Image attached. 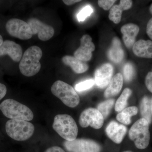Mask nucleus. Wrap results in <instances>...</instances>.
<instances>
[{"label": "nucleus", "mask_w": 152, "mask_h": 152, "mask_svg": "<svg viewBox=\"0 0 152 152\" xmlns=\"http://www.w3.org/2000/svg\"><path fill=\"white\" fill-rule=\"evenodd\" d=\"M42 51L39 47L32 46L26 50L19 64V69L22 75L30 77L35 75L41 69L40 60Z\"/></svg>", "instance_id": "f257e3e1"}, {"label": "nucleus", "mask_w": 152, "mask_h": 152, "mask_svg": "<svg viewBox=\"0 0 152 152\" xmlns=\"http://www.w3.org/2000/svg\"><path fill=\"white\" fill-rule=\"evenodd\" d=\"M0 110L3 115L11 120L31 121L34 114L26 106L12 99H7L0 104Z\"/></svg>", "instance_id": "f03ea898"}, {"label": "nucleus", "mask_w": 152, "mask_h": 152, "mask_svg": "<svg viewBox=\"0 0 152 152\" xmlns=\"http://www.w3.org/2000/svg\"><path fill=\"white\" fill-rule=\"evenodd\" d=\"M53 129L61 137L68 141L77 138L78 129L73 118L67 114H59L55 117Z\"/></svg>", "instance_id": "7ed1b4c3"}, {"label": "nucleus", "mask_w": 152, "mask_h": 152, "mask_svg": "<svg viewBox=\"0 0 152 152\" xmlns=\"http://www.w3.org/2000/svg\"><path fill=\"white\" fill-rule=\"evenodd\" d=\"M6 132L15 140L23 141L34 134V126L32 123L21 120H10L6 124Z\"/></svg>", "instance_id": "20e7f679"}, {"label": "nucleus", "mask_w": 152, "mask_h": 152, "mask_svg": "<svg viewBox=\"0 0 152 152\" xmlns=\"http://www.w3.org/2000/svg\"><path fill=\"white\" fill-rule=\"evenodd\" d=\"M51 91L53 94L69 107H75L80 103V97L75 89L62 81L55 82L52 86Z\"/></svg>", "instance_id": "39448f33"}, {"label": "nucleus", "mask_w": 152, "mask_h": 152, "mask_svg": "<svg viewBox=\"0 0 152 152\" xmlns=\"http://www.w3.org/2000/svg\"><path fill=\"white\" fill-rule=\"evenodd\" d=\"M129 136L137 148L141 150L146 148L150 140L148 122L142 118L137 120L131 128Z\"/></svg>", "instance_id": "423d86ee"}, {"label": "nucleus", "mask_w": 152, "mask_h": 152, "mask_svg": "<svg viewBox=\"0 0 152 152\" xmlns=\"http://www.w3.org/2000/svg\"><path fill=\"white\" fill-rule=\"evenodd\" d=\"M8 33L12 37L21 40H28L33 35L27 22L17 18L10 19L6 25Z\"/></svg>", "instance_id": "0eeeda50"}, {"label": "nucleus", "mask_w": 152, "mask_h": 152, "mask_svg": "<svg viewBox=\"0 0 152 152\" xmlns=\"http://www.w3.org/2000/svg\"><path fill=\"white\" fill-rule=\"evenodd\" d=\"M64 146L69 152H101L102 149L97 142L86 139H76L72 141H65Z\"/></svg>", "instance_id": "6e6552de"}, {"label": "nucleus", "mask_w": 152, "mask_h": 152, "mask_svg": "<svg viewBox=\"0 0 152 152\" xmlns=\"http://www.w3.org/2000/svg\"><path fill=\"white\" fill-rule=\"evenodd\" d=\"M104 119L97 109L89 108L82 112L79 118V124L83 128L88 126L94 129H99L104 124Z\"/></svg>", "instance_id": "1a4fd4ad"}, {"label": "nucleus", "mask_w": 152, "mask_h": 152, "mask_svg": "<svg viewBox=\"0 0 152 152\" xmlns=\"http://www.w3.org/2000/svg\"><path fill=\"white\" fill-rule=\"evenodd\" d=\"M27 23L31 27L33 34H37L38 38L41 40L46 41L53 37L55 33L54 29L49 26L35 18L29 19Z\"/></svg>", "instance_id": "9d476101"}, {"label": "nucleus", "mask_w": 152, "mask_h": 152, "mask_svg": "<svg viewBox=\"0 0 152 152\" xmlns=\"http://www.w3.org/2000/svg\"><path fill=\"white\" fill-rule=\"evenodd\" d=\"M92 40L88 35L83 36L80 39V45L74 53V56L86 62L90 61L92 56V52L95 49Z\"/></svg>", "instance_id": "9b49d317"}, {"label": "nucleus", "mask_w": 152, "mask_h": 152, "mask_svg": "<svg viewBox=\"0 0 152 152\" xmlns=\"http://www.w3.org/2000/svg\"><path fill=\"white\" fill-rule=\"evenodd\" d=\"M113 74V67L110 64L106 63L98 68L94 73V81L97 86L103 89L108 86Z\"/></svg>", "instance_id": "f8f14e48"}, {"label": "nucleus", "mask_w": 152, "mask_h": 152, "mask_svg": "<svg viewBox=\"0 0 152 152\" xmlns=\"http://www.w3.org/2000/svg\"><path fill=\"white\" fill-rule=\"evenodd\" d=\"M8 55L14 61L18 62L23 56V50L21 46L9 40L4 41L0 47V57Z\"/></svg>", "instance_id": "ddd939ff"}, {"label": "nucleus", "mask_w": 152, "mask_h": 152, "mask_svg": "<svg viewBox=\"0 0 152 152\" xmlns=\"http://www.w3.org/2000/svg\"><path fill=\"white\" fill-rule=\"evenodd\" d=\"M127 131L126 127L115 121L109 123L106 129V133L109 138L118 144L122 142Z\"/></svg>", "instance_id": "4468645a"}, {"label": "nucleus", "mask_w": 152, "mask_h": 152, "mask_svg": "<svg viewBox=\"0 0 152 152\" xmlns=\"http://www.w3.org/2000/svg\"><path fill=\"white\" fill-rule=\"evenodd\" d=\"M123 39L126 46L128 48L133 47L136 42V38L140 31V28L134 23H128L121 28Z\"/></svg>", "instance_id": "2eb2a0df"}, {"label": "nucleus", "mask_w": 152, "mask_h": 152, "mask_svg": "<svg viewBox=\"0 0 152 152\" xmlns=\"http://www.w3.org/2000/svg\"><path fill=\"white\" fill-rule=\"evenodd\" d=\"M132 4V1L131 0H121L119 4L113 6L110 9L109 14V19L114 23H119L121 20L123 11L129 10Z\"/></svg>", "instance_id": "dca6fc26"}, {"label": "nucleus", "mask_w": 152, "mask_h": 152, "mask_svg": "<svg viewBox=\"0 0 152 152\" xmlns=\"http://www.w3.org/2000/svg\"><path fill=\"white\" fill-rule=\"evenodd\" d=\"M132 50L137 56L152 58V41L150 40H139L134 44Z\"/></svg>", "instance_id": "f3484780"}, {"label": "nucleus", "mask_w": 152, "mask_h": 152, "mask_svg": "<svg viewBox=\"0 0 152 152\" xmlns=\"http://www.w3.org/2000/svg\"><path fill=\"white\" fill-rule=\"evenodd\" d=\"M124 56V50L119 39L115 37L112 40V45L108 51V57L111 61L119 64L123 61Z\"/></svg>", "instance_id": "a211bd4d"}, {"label": "nucleus", "mask_w": 152, "mask_h": 152, "mask_svg": "<svg viewBox=\"0 0 152 152\" xmlns=\"http://www.w3.org/2000/svg\"><path fill=\"white\" fill-rule=\"evenodd\" d=\"M63 64L70 67L72 70L77 74H82L88 69L89 66L86 62L77 58L75 56H66L62 58Z\"/></svg>", "instance_id": "6ab92c4d"}, {"label": "nucleus", "mask_w": 152, "mask_h": 152, "mask_svg": "<svg viewBox=\"0 0 152 152\" xmlns=\"http://www.w3.org/2000/svg\"><path fill=\"white\" fill-rule=\"evenodd\" d=\"M123 85L122 75L120 73H117L113 77L104 94L106 98L116 96L121 91Z\"/></svg>", "instance_id": "aec40b11"}, {"label": "nucleus", "mask_w": 152, "mask_h": 152, "mask_svg": "<svg viewBox=\"0 0 152 152\" xmlns=\"http://www.w3.org/2000/svg\"><path fill=\"white\" fill-rule=\"evenodd\" d=\"M138 111V109L135 106L126 108L117 115V120L124 124H130L131 123V117L137 115Z\"/></svg>", "instance_id": "412c9836"}, {"label": "nucleus", "mask_w": 152, "mask_h": 152, "mask_svg": "<svg viewBox=\"0 0 152 152\" xmlns=\"http://www.w3.org/2000/svg\"><path fill=\"white\" fill-rule=\"evenodd\" d=\"M141 115L142 118L145 119L151 124L152 122V114L151 112V100L147 96L142 99L140 105Z\"/></svg>", "instance_id": "4be33fe9"}, {"label": "nucleus", "mask_w": 152, "mask_h": 152, "mask_svg": "<svg viewBox=\"0 0 152 152\" xmlns=\"http://www.w3.org/2000/svg\"><path fill=\"white\" fill-rule=\"evenodd\" d=\"M132 91L129 88L124 90L119 98L117 100L115 104V110L117 112H121L126 108L127 105V101L132 94Z\"/></svg>", "instance_id": "5701e85b"}, {"label": "nucleus", "mask_w": 152, "mask_h": 152, "mask_svg": "<svg viewBox=\"0 0 152 152\" xmlns=\"http://www.w3.org/2000/svg\"><path fill=\"white\" fill-rule=\"evenodd\" d=\"M115 103L113 99H110L101 103L98 105L97 110L103 116L104 119L106 118L110 114L111 109Z\"/></svg>", "instance_id": "b1692460"}, {"label": "nucleus", "mask_w": 152, "mask_h": 152, "mask_svg": "<svg viewBox=\"0 0 152 152\" xmlns=\"http://www.w3.org/2000/svg\"><path fill=\"white\" fill-rule=\"evenodd\" d=\"M95 84L94 80L93 79H89L77 84L75 86V89L77 91H83L89 89L94 86Z\"/></svg>", "instance_id": "393cba45"}, {"label": "nucleus", "mask_w": 152, "mask_h": 152, "mask_svg": "<svg viewBox=\"0 0 152 152\" xmlns=\"http://www.w3.org/2000/svg\"><path fill=\"white\" fill-rule=\"evenodd\" d=\"M93 12V9L91 6L87 5L82 9L77 14L79 21H84L88 17H89Z\"/></svg>", "instance_id": "a878e982"}, {"label": "nucleus", "mask_w": 152, "mask_h": 152, "mask_svg": "<svg viewBox=\"0 0 152 152\" xmlns=\"http://www.w3.org/2000/svg\"><path fill=\"white\" fill-rule=\"evenodd\" d=\"M124 74L125 80L130 82L132 80L134 75V69L132 64L127 63L125 65L124 69Z\"/></svg>", "instance_id": "bb28decb"}, {"label": "nucleus", "mask_w": 152, "mask_h": 152, "mask_svg": "<svg viewBox=\"0 0 152 152\" xmlns=\"http://www.w3.org/2000/svg\"><path fill=\"white\" fill-rule=\"evenodd\" d=\"M116 1L115 0H99L98 1V5L104 10H108L112 7L114 3Z\"/></svg>", "instance_id": "cd10ccee"}, {"label": "nucleus", "mask_w": 152, "mask_h": 152, "mask_svg": "<svg viewBox=\"0 0 152 152\" xmlns=\"http://www.w3.org/2000/svg\"><path fill=\"white\" fill-rule=\"evenodd\" d=\"M145 84L148 89L152 93V70L146 76Z\"/></svg>", "instance_id": "c85d7f7f"}, {"label": "nucleus", "mask_w": 152, "mask_h": 152, "mask_svg": "<svg viewBox=\"0 0 152 152\" xmlns=\"http://www.w3.org/2000/svg\"><path fill=\"white\" fill-rule=\"evenodd\" d=\"M146 32L150 39L152 40V18L150 19L147 24Z\"/></svg>", "instance_id": "c756f323"}, {"label": "nucleus", "mask_w": 152, "mask_h": 152, "mask_svg": "<svg viewBox=\"0 0 152 152\" xmlns=\"http://www.w3.org/2000/svg\"><path fill=\"white\" fill-rule=\"evenodd\" d=\"M7 92V87L4 85L0 83V100L6 96Z\"/></svg>", "instance_id": "7c9ffc66"}, {"label": "nucleus", "mask_w": 152, "mask_h": 152, "mask_svg": "<svg viewBox=\"0 0 152 152\" xmlns=\"http://www.w3.org/2000/svg\"><path fill=\"white\" fill-rule=\"evenodd\" d=\"M45 152H66L61 148L58 146H53L49 148Z\"/></svg>", "instance_id": "2f4dec72"}, {"label": "nucleus", "mask_w": 152, "mask_h": 152, "mask_svg": "<svg viewBox=\"0 0 152 152\" xmlns=\"http://www.w3.org/2000/svg\"><path fill=\"white\" fill-rule=\"evenodd\" d=\"M66 5L67 6L72 5L76 3L81 1L80 0H64L63 1Z\"/></svg>", "instance_id": "473e14b6"}, {"label": "nucleus", "mask_w": 152, "mask_h": 152, "mask_svg": "<svg viewBox=\"0 0 152 152\" xmlns=\"http://www.w3.org/2000/svg\"><path fill=\"white\" fill-rule=\"evenodd\" d=\"M3 42H4V41H3V38L2 36L1 35H0V47L1 46V45H2Z\"/></svg>", "instance_id": "72a5a7b5"}, {"label": "nucleus", "mask_w": 152, "mask_h": 152, "mask_svg": "<svg viewBox=\"0 0 152 152\" xmlns=\"http://www.w3.org/2000/svg\"><path fill=\"white\" fill-rule=\"evenodd\" d=\"M149 10L150 12V13L152 15V4L151 5V7H150Z\"/></svg>", "instance_id": "f704fd0d"}, {"label": "nucleus", "mask_w": 152, "mask_h": 152, "mask_svg": "<svg viewBox=\"0 0 152 152\" xmlns=\"http://www.w3.org/2000/svg\"><path fill=\"white\" fill-rule=\"evenodd\" d=\"M151 112L152 116V98L151 99Z\"/></svg>", "instance_id": "c9c22d12"}, {"label": "nucleus", "mask_w": 152, "mask_h": 152, "mask_svg": "<svg viewBox=\"0 0 152 152\" xmlns=\"http://www.w3.org/2000/svg\"><path fill=\"white\" fill-rule=\"evenodd\" d=\"M123 152H133L131 151H124Z\"/></svg>", "instance_id": "e433bc0d"}]
</instances>
